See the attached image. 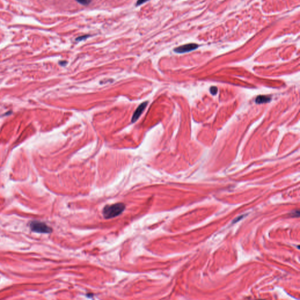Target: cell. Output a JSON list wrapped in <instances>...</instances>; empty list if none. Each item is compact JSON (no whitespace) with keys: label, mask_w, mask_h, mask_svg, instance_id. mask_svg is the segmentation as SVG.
Here are the masks:
<instances>
[{"label":"cell","mask_w":300,"mask_h":300,"mask_svg":"<svg viewBox=\"0 0 300 300\" xmlns=\"http://www.w3.org/2000/svg\"><path fill=\"white\" fill-rule=\"evenodd\" d=\"M147 104H148V102H145L141 103L139 106V107L136 110V112H134V113L133 114V116H132V119H131L132 123H134V122H136L138 119V118L140 117V116L141 115V114L144 112V110L146 109V107L147 106Z\"/></svg>","instance_id":"277c9868"},{"label":"cell","mask_w":300,"mask_h":300,"mask_svg":"<svg viewBox=\"0 0 300 300\" xmlns=\"http://www.w3.org/2000/svg\"><path fill=\"white\" fill-rule=\"evenodd\" d=\"M148 1H149V0H137V3H136V6H139L144 3H146Z\"/></svg>","instance_id":"ba28073f"},{"label":"cell","mask_w":300,"mask_h":300,"mask_svg":"<svg viewBox=\"0 0 300 300\" xmlns=\"http://www.w3.org/2000/svg\"><path fill=\"white\" fill-rule=\"evenodd\" d=\"M210 93H212V94H216L217 93V92H218V88L216 87H212L210 88Z\"/></svg>","instance_id":"52a82bcc"},{"label":"cell","mask_w":300,"mask_h":300,"mask_svg":"<svg viewBox=\"0 0 300 300\" xmlns=\"http://www.w3.org/2000/svg\"><path fill=\"white\" fill-rule=\"evenodd\" d=\"M198 45H197V44L189 43V44H186V45H182V46H181V47H179L175 48L174 49V51L176 53H182L188 52L191 51L195 50L196 48H198Z\"/></svg>","instance_id":"3957f363"},{"label":"cell","mask_w":300,"mask_h":300,"mask_svg":"<svg viewBox=\"0 0 300 300\" xmlns=\"http://www.w3.org/2000/svg\"><path fill=\"white\" fill-rule=\"evenodd\" d=\"M88 37V35L82 36V37H78V38H77L76 39V40H77V41H82V40H83V39H86Z\"/></svg>","instance_id":"9c48e42d"},{"label":"cell","mask_w":300,"mask_h":300,"mask_svg":"<svg viewBox=\"0 0 300 300\" xmlns=\"http://www.w3.org/2000/svg\"><path fill=\"white\" fill-rule=\"evenodd\" d=\"M30 227L32 231L38 233H49L52 231V229L43 222L33 221L30 224Z\"/></svg>","instance_id":"7a4b0ae2"},{"label":"cell","mask_w":300,"mask_h":300,"mask_svg":"<svg viewBox=\"0 0 300 300\" xmlns=\"http://www.w3.org/2000/svg\"><path fill=\"white\" fill-rule=\"evenodd\" d=\"M125 208V205L123 203H117L106 206L103 210V216L106 219L115 218L123 213Z\"/></svg>","instance_id":"6da1fadb"},{"label":"cell","mask_w":300,"mask_h":300,"mask_svg":"<svg viewBox=\"0 0 300 300\" xmlns=\"http://www.w3.org/2000/svg\"><path fill=\"white\" fill-rule=\"evenodd\" d=\"M271 98L269 97L265 96H259L255 99V102L257 104H261L269 102Z\"/></svg>","instance_id":"5b68a950"},{"label":"cell","mask_w":300,"mask_h":300,"mask_svg":"<svg viewBox=\"0 0 300 300\" xmlns=\"http://www.w3.org/2000/svg\"><path fill=\"white\" fill-rule=\"evenodd\" d=\"M76 1L83 5H87L91 2V0H76Z\"/></svg>","instance_id":"8992f818"}]
</instances>
